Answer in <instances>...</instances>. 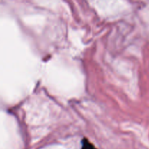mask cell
Returning <instances> with one entry per match:
<instances>
[{"label": "cell", "instance_id": "obj_1", "mask_svg": "<svg viewBox=\"0 0 149 149\" xmlns=\"http://www.w3.org/2000/svg\"><path fill=\"white\" fill-rule=\"evenodd\" d=\"M82 146H81V149H96L95 147L94 146L93 144H92L90 141H88V139H86L84 138L82 140Z\"/></svg>", "mask_w": 149, "mask_h": 149}]
</instances>
